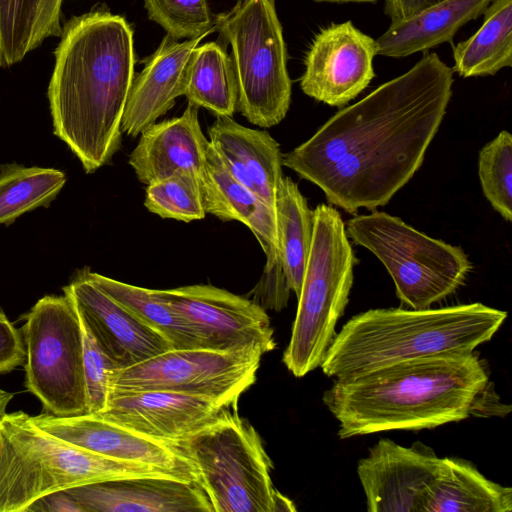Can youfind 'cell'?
I'll return each mask as SVG.
<instances>
[{
    "instance_id": "17",
    "label": "cell",
    "mask_w": 512,
    "mask_h": 512,
    "mask_svg": "<svg viewBox=\"0 0 512 512\" xmlns=\"http://www.w3.org/2000/svg\"><path fill=\"white\" fill-rule=\"evenodd\" d=\"M32 419L42 429L86 450L158 467L182 480L199 481L193 464L177 447L143 436L99 414L61 417L44 412Z\"/></svg>"
},
{
    "instance_id": "36",
    "label": "cell",
    "mask_w": 512,
    "mask_h": 512,
    "mask_svg": "<svg viewBox=\"0 0 512 512\" xmlns=\"http://www.w3.org/2000/svg\"><path fill=\"white\" fill-rule=\"evenodd\" d=\"M64 0H40L35 27L36 48L48 37L61 34V8Z\"/></svg>"
},
{
    "instance_id": "12",
    "label": "cell",
    "mask_w": 512,
    "mask_h": 512,
    "mask_svg": "<svg viewBox=\"0 0 512 512\" xmlns=\"http://www.w3.org/2000/svg\"><path fill=\"white\" fill-rule=\"evenodd\" d=\"M154 292L197 330L203 348L255 347L265 354L276 347L270 318L253 300L208 284Z\"/></svg>"
},
{
    "instance_id": "28",
    "label": "cell",
    "mask_w": 512,
    "mask_h": 512,
    "mask_svg": "<svg viewBox=\"0 0 512 512\" xmlns=\"http://www.w3.org/2000/svg\"><path fill=\"white\" fill-rule=\"evenodd\" d=\"M184 96L188 103L216 117H232L237 104L236 79L231 57L220 43L207 42L193 50Z\"/></svg>"
},
{
    "instance_id": "7",
    "label": "cell",
    "mask_w": 512,
    "mask_h": 512,
    "mask_svg": "<svg viewBox=\"0 0 512 512\" xmlns=\"http://www.w3.org/2000/svg\"><path fill=\"white\" fill-rule=\"evenodd\" d=\"M215 30L231 46L236 110L263 128L279 124L290 107L292 82L275 0H238L216 15Z\"/></svg>"
},
{
    "instance_id": "37",
    "label": "cell",
    "mask_w": 512,
    "mask_h": 512,
    "mask_svg": "<svg viewBox=\"0 0 512 512\" xmlns=\"http://www.w3.org/2000/svg\"><path fill=\"white\" fill-rule=\"evenodd\" d=\"M85 512L66 491L60 490L36 499L25 512Z\"/></svg>"
},
{
    "instance_id": "29",
    "label": "cell",
    "mask_w": 512,
    "mask_h": 512,
    "mask_svg": "<svg viewBox=\"0 0 512 512\" xmlns=\"http://www.w3.org/2000/svg\"><path fill=\"white\" fill-rule=\"evenodd\" d=\"M66 183L54 168L26 167L17 163L0 167V224L9 225L22 214L48 207Z\"/></svg>"
},
{
    "instance_id": "20",
    "label": "cell",
    "mask_w": 512,
    "mask_h": 512,
    "mask_svg": "<svg viewBox=\"0 0 512 512\" xmlns=\"http://www.w3.org/2000/svg\"><path fill=\"white\" fill-rule=\"evenodd\" d=\"M207 35L179 41L165 35L157 49L134 76L124 108L121 131L136 137L170 110L184 95L193 50Z\"/></svg>"
},
{
    "instance_id": "19",
    "label": "cell",
    "mask_w": 512,
    "mask_h": 512,
    "mask_svg": "<svg viewBox=\"0 0 512 512\" xmlns=\"http://www.w3.org/2000/svg\"><path fill=\"white\" fill-rule=\"evenodd\" d=\"M85 512H213L199 481L134 477L66 490Z\"/></svg>"
},
{
    "instance_id": "22",
    "label": "cell",
    "mask_w": 512,
    "mask_h": 512,
    "mask_svg": "<svg viewBox=\"0 0 512 512\" xmlns=\"http://www.w3.org/2000/svg\"><path fill=\"white\" fill-rule=\"evenodd\" d=\"M208 136L229 174L275 210L283 177L279 143L268 132L248 128L228 116L216 117Z\"/></svg>"
},
{
    "instance_id": "31",
    "label": "cell",
    "mask_w": 512,
    "mask_h": 512,
    "mask_svg": "<svg viewBox=\"0 0 512 512\" xmlns=\"http://www.w3.org/2000/svg\"><path fill=\"white\" fill-rule=\"evenodd\" d=\"M478 175L491 206L506 221L512 220V137L501 131L479 152Z\"/></svg>"
},
{
    "instance_id": "26",
    "label": "cell",
    "mask_w": 512,
    "mask_h": 512,
    "mask_svg": "<svg viewBox=\"0 0 512 512\" xmlns=\"http://www.w3.org/2000/svg\"><path fill=\"white\" fill-rule=\"evenodd\" d=\"M482 26L453 48L454 72L462 77L494 75L512 65V0H493Z\"/></svg>"
},
{
    "instance_id": "4",
    "label": "cell",
    "mask_w": 512,
    "mask_h": 512,
    "mask_svg": "<svg viewBox=\"0 0 512 512\" xmlns=\"http://www.w3.org/2000/svg\"><path fill=\"white\" fill-rule=\"evenodd\" d=\"M506 317L482 303L370 309L336 333L320 368L336 379L422 357L470 353L491 340Z\"/></svg>"
},
{
    "instance_id": "15",
    "label": "cell",
    "mask_w": 512,
    "mask_h": 512,
    "mask_svg": "<svg viewBox=\"0 0 512 512\" xmlns=\"http://www.w3.org/2000/svg\"><path fill=\"white\" fill-rule=\"evenodd\" d=\"M377 42L351 21L331 24L313 39L305 57L301 90L330 106L341 107L356 98L375 73Z\"/></svg>"
},
{
    "instance_id": "27",
    "label": "cell",
    "mask_w": 512,
    "mask_h": 512,
    "mask_svg": "<svg viewBox=\"0 0 512 512\" xmlns=\"http://www.w3.org/2000/svg\"><path fill=\"white\" fill-rule=\"evenodd\" d=\"M85 276L98 288L158 332L172 349L203 348L197 330L176 310L162 301L154 289L127 284L84 268Z\"/></svg>"
},
{
    "instance_id": "30",
    "label": "cell",
    "mask_w": 512,
    "mask_h": 512,
    "mask_svg": "<svg viewBox=\"0 0 512 512\" xmlns=\"http://www.w3.org/2000/svg\"><path fill=\"white\" fill-rule=\"evenodd\" d=\"M145 207L161 218L191 222L206 216L200 174L179 172L147 185Z\"/></svg>"
},
{
    "instance_id": "2",
    "label": "cell",
    "mask_w": 512,
    "mask_h": 512,
    "mask_svg": "<svg viewBox=\"0 0 512 512\" xmlns=\"http://www.w3.org/2000/svg\"><path fill=\"white\" fill-rule=\"evenodd\" d=\"M60 38L47 92L53 132L93 173L121 145L135 76L133 30L125 17L98 8L70 18Z\"/></svg>"
},
{
    "instance_id": "8",
    "label": "cell",
    "mask_w": 512,
    "mask_h": 512,
    "mask_svg": "<svg viewBox=\"0 0 512 512\" xmlns=\"http://www.w3.org/2000/svg\"><path fill=\"white\" fill-rule=\"evenodd\" d=\"M193 464L213 512H275L273 463L256 429L237 406L174 445Z\"/></svg>"
},
{
    "instance_id": "32",
    "label": "cell",
    "mask_w": 512,
    "mask_h": 512,
    "mask_svg": "<svg viewBox=\"0 0 512 512\" xmlns=\"http://www.w3.org/2000/svg\"><path fill=\"white\" fill-rule=\"evenodd\" d=\"M40 0H0V67L21 62L36 49L35 27Z\"/></svg>"
},
{
    "instance_id": "5",
    "label": "cell",
    "mask_w": 512,
    "mask_h": 512,
    "mask_svg": "<svg viewBox=\"0 0 512 512\" xmlns=\"http://www.w3.org/2000/svg\"><path fill=\"white\" fill-rule=\"evenodd\" d=\"M147 476L180 479L158 467L74 445L39 427L23 411L0 417V512H25L36 499L55 491Z\"/></svg>"
},
{
    "instance_id": "33",
    "label": "cell",
    "mask_w": 512,
    "mask_h": 512,
    "mask_svg": "<svg viewBox=\"0 0 512 512\" xmlns=\"http://www.w3.org/2000/svg\"><path fill=\"white\" fill-rule=\"evenodd\" d=\"M148 18L170 37L193 39L215 30L216 15L208 0H144Z\"/></svg>"
},
{
    "instance_id": "10",
    "label": "cell",
    "mask_w": 512,
    "mask_h": 512,
    "mask_svg": "<svg viewBox=\"0 0 512 512\" xmlns=\"http://www.w3.org/2000/svg\"><path fill=\"white\" fill-rule=\"evenodd\" d=\"M25 386L46 412L87 413L80 317L67 295H47L24 316Z\"/></svg>"
},
{
    "instance_id": "25",
    "label": "cell",
    "mask_w": 512,
    "mask_h": 512,
    "mask_svg": "<svg viewBox=\"0 0 512 512\" xmlns=\"http://www.w3.org/2000/svg\"><path fill=\"white\" fill-rule=\"evenodd\" d=\"M279 267L287 288L298 298L308 261L313 212L297 184L282 177L275 200Z\"/></svg>"
},
{
    "instance_id": "21",
    "label": "cell",
    "mask_w": 512,
    "mask_h": 512,
    "mask_svg": "<svg viewBox=\"0 0 512 512\" xmlns=\"http://www.w3.org/2000/svg\"><path fill=\"white\" fill-rule=\"evenodd\" d=\"M197 106L188 103L181 116L153 123L140 134L129 164L146 185L179 172L201 175L209 140L204 136Z\"/></svg>"
},
{
    "instance_id": "35",
    "label": "cell",
    "mask_w": 512,
    "mask_h": 512,
    "mask_svg": "<svg viewBox=\"0 0 512 512\" xmlns=\"http://www.w3.org/2000/svg\"><path fill=\"white\" fill-rule=\"evenodd\" d=\"M25 359L26 350L22 331L10 322L0 308V374L24 366Z\"/></svg>"
},
{
    "instance_id": "3",
    "label": "cell",
    "mask_w": 512,
    "mask_h": 512,
    "mask_svg": "<svg viewBox=\"0 0 512 512\" xmlns=\"http://www.w3.org/2000/svg\"><path fill=\"white\" fill-rule=\"evenodd\" d=\"M477 353L403 361L336 378L323 403L347 439L390 430L432 429L503 412Z\"/></svg>"
},
{
    "instance_id": "6",
    "label": "cell",
    "mask_w": 512,
    "mask_h": 512,
    "mask_svg": "<svg viewBox=\"0 0 512 512\" xmlns=\"http://www.w3.org/2000/svg\"><path fill=\"white\" fill-rule=\"evenodd\" d=\"M313 236L283 363L295 377L320 367L348 304L357 259L339 212L319 204Z\"/></svg>"
},
{
    "instance_id": "11",
    "label": "cell",
    "mask_w": 512,
    "mask_h": 512,
    "mask_svg": "<svg viewBox=\"0 0 512 512\" xmlns=\"http://www.w3.org/2000/svg\"><path fill=\"white\" fill-rule=\"evenodd\" d=\"M263 354L255 347L231 351L170 349L133 366L113 370L109 396L164 391L237 405L241 394L254 384Z\"/></svg>"
},
{
    "instance_id": "23",
    "label": "cell",
    "mask_w": 512,
    "mask_h": 512,
    "mask_svg": "<svg viewBox=\"0 0 512 512\" xmlns=\"http://www.w3.org/2000/svg\"><path fill=\"white\" fill-rule=\"evenodd\" d=\"M493 0H442L410 17L391 21L378 38L377 55L402 58L453 39L458 30L483 14Z\"/></svg>"
},
{
    "instance_id": "24",
    "label": "cell",
    "mask_w": 512,
    "mask_h": 512,
    "mask_svg": "<svg viewBox=\"0 0 512 512\" xmlns=\"http://www.w3.org/2000/svg\"><path fill=\"white\" fill-rule=\"evenodd\" d=\"M512 489L487 479L473 463L443 458L425 512H510Z\"/></svg>"
},
{
    "instance_id": "38",
    "label": "cell",
    "mask_w": 512,
    "mask_h": 512,
    "mask_svg": "<svg viewBox=\"0 0 512 512\" xmlns=\"http://www.w3.org/2000/svg\"><path fill=\"white\" fill-rule=\"evenodd\" d=\"M442 0H384V13L391 21L412 16Z\"/></svg>"
},
{
    "instance_id": "18",
    "label": "cell",
    "mask_w": 512,
    "mask_h": 512,
    "mask_svg": "<svg viewBox=\"0 0 512 512\" xmlns=\"http://www.w3.org/2000/svg\"><path fill=\"white\" fill-rule=\"evenodd\" d=\"M63 291L116 369L133 366L172 349L163 336L98 288L83 270Z\"/></svg>"
},
{
    "instance_id": "16",
    "label": "cell",
    "mask_w": 512,
    "mask_h": 512,
    "mask_svg": "<svg viewBox=\"0 0 512 512\" xmlns=\"http://www.w3.org/2000/svg\"><path fill=\"white\" fill-rule=\"evenodd\" d=\"M227 405L206 396L164 391L112 394L96 413L153 440L176 445L214 424Z\"/></svg>"
},
{
    "instance_id": "9",
    "label": "cell",
    "mask_w": 512,
    "mask_h": 512,
    "mask_svg": "<svg viewBox=\"0 0 512 512\" xmlns=\"http://www.w3.org/2000/svg\"><path fill=\"white\" fill-rule=\"evenodd\" d=\"M345 229L355 244L381 261L398 299L411 309L429 308L451 295L472 269L461 247L431 238L385 212L355 216Z\"/></svg>"
},
{
    "instance_id": "13",
    "label": "cell",
    "mask_w": 512,
    "mask_h": 512,
    "mask_svg": "<svg viewBox=\"0 0 512 512\" xmlns=\"http://www.w3.org/2000/svg\"><path fill=\"white\" fill-rule=\"evenodd\" d=\"M200 178L206 214L243 223L266 256L263 277L253 291L254 301L265 310H282L290 290L279 267L275 210L234 179L210 145Z\"/></svg>"
},
{
    "instance_id": "1",
    "label": "cell",
    "mask_w": 512,
    "mask_h": 512,
    "mask_svg": "<svg viewBox=\"0 0 512 512\" xmlns=\"http://www.w3.org/2000/svg\"><path fill=\"white\" fill-rule=\"evenodd\" d=\"M436 53L339 110L282 163L348 213L385 206L415 174L452 96Z\"/></svg>"
},
{
    "instance_id": "34",
    "label": "cell",
    "mask_w": 512,
    "mask_h": 512,
    "mask_svg": "<svg viewBox=\"0 0 512 512\" xmlns=\"http://www.w3.org/2000/svg\"><path fill=\"white\" fill-rule=\"evenodd\" d=\"M80 322L87 413H100L106 407L109 396V378L116 367L102 351L81 318Z\"/></svg>"
},
{
    "instance_id": "14",
    "label": "cell",
    "mask_w": 512,
    "mask_h": 512,
    "mask_svg": "<svg viewBox=\"0 0 512 512\" xmlns=\"http://www.w3.org/2000/svg\"><path fill=\"white\" fill-rule=\"evenodd\" d=\"M443 458L421 443L404 447L380 439L362 458L357 474L370 512H425Z\"/></svg>"
},
{
    "instance_id": "39",
    "label": "cell",
    "mask_w": 512,
    "mask_h": 512,
    "mask_svg": "<svg viewBox=\"0 0 512 512\" xmlns=\"http://www.w3.org/2000/svg\"><path fill=\"white\" fill-rule=\"evenodd\" d=\"M13 393L11 392H8V391H5L3 389L0 388V417L6 413V408L9 404V402L11 401V399L13 398Z\"/></svg>"
},
{
    "instance_id": "40",
    "label": "cell",
    "mask_w": 512,
    "mask_h": 512,
    "mask_svg": "<svg viewBox=\"0 0 512 512\" xmlns=\"http://www.w3.org/2000/svg\"><path fill=\"white\" fill-rule=\"evenodd\" d=\"M317 2H331V3H376L379 0H314Z\"/></svg>"
}]
</instances>
